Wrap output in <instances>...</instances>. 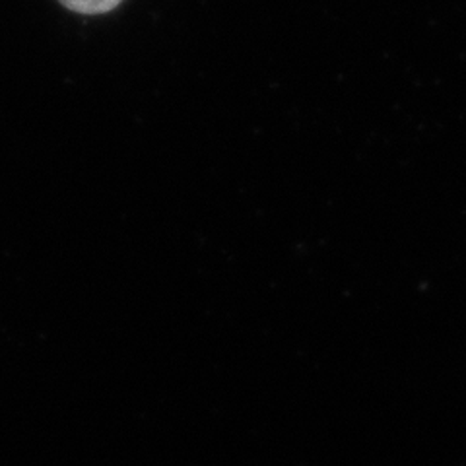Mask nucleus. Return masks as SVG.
<instances>
[{"mask_svg":"<svg viewBox=\"0 0 466 466\" xmlns=\"http://www.w3.org/2000/svg\"><path fill=\"white\" fill-rule=\"evenodd\" d=\"M70 12L82 14V16H99L119 6L123 0H58Z\"/></svg>","mask_w":466,"mask_h":466,"instance_id":"nucleus-1","label":"nucleus"}]
</instances>
